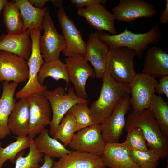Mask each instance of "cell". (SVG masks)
Wrapping results in <instances>:
<instances>
[{
  "mask_svg": "<svg viewBox=\"0 0 168 168\" xmlns=\"http://www.w3.org/2000/svg\"><path fill=\"white\" fill-rule=\"evenodd\" d=\"M102 84L98 99L89 108L90 116L95 124H100L111 114L118 103L130 94L129 84L117 82L106 69L102 78Z\"/></svg>",
  "mask_w": 168,
  "mask_h": 168,
  "instance_id": "obj_1",
  "label": "cell"
},
{
  "mask_svg": "<svg viewBox=\"0 0 168 168\" xmlns=\"http://www.w3.org/2000/svg\"><path fill=\"white\" fill-rule=\"evenodd\" d=\"M140 128L146 140L149 149L160 159H166L168 156V140L163 134L153 114L149 109L138 114L133 111L126 120V130L132 128Z\"/></svg>",
  "mask_w": 168,
  "mask_h": 168,
  "instance_id": "obj_2",
  "label": "cell"
},
{
  "mask_svg": "<svg viewBox=\"0 0 168 168\" xmlns=\"http://www.w3.org/2000/svg\"><path fill=\"white\" fill-rule=\"evenodd\" d=\"M98 36L109 48L127 47L133 50L136 56L142 58L149 44H155L160 41L161 33L158 23L155 22L150 30L145 33H133L126 27L123 32L119 34L111 35L103 31L98 32Z\"/></svg>",
  "mask_w": 168,
  "mask_h": 168,
  "instance_id": "obj_3",
  "label": "cell"
},
{
  "mask_svg": "<svg viewBox=\"0 0 168 168\" xmlns=\"http://www.w3.org/2000/svg\"><path fill=\"white\" fill-rule=\"evenodd\" d=\"M66 90L60 86L54 90H46L43 93L49 101L52 112L50 124L49 135L53 137L62 119L69 109L74 105L80 103H88L89 100L78 96L73 87L70 86L67 93Z\"/></svg>",
  "mask_w": 168,
  "mask_h": 168,
  "instance_id": "obj_4",
  "label": "cell"
},
{
  "mask_svg": "<svg viewBox=\"0 0 168 168\" xmlns=\"http://www.w3.org/2000/svg\"><path fill=\"white\" fill-rule=\"evenodd\" d=\"M109 49L106 69L116 82L129 84L137 74L134 64L135 53L132 49L124 47Z\"/></svg>",
  "mask_w": 168,
  "mask_h": 168,
  "instance_id": "obj_5",
  "label": "cell"
},
{
  "mask_svg": "<svg viewBox=\"0 0 168 168\" xmlns=\"http://www.w3.org/2000/svg\"><path fill=\"white\" fill-rule=\"evenodd\" d=\"M29 30L32 47L31 55L27 62L29 77L25 85L15 94L17 99L28 98L34 94L43 93L47 88L46 86L40 84L38 80V74L44 62L39 44L41 30L38 28Z\"/></svg>",
  "mask_w": 168,
  "mask_h": 168,
  "instance_id": "obj_6",
  "label": "cell"
},
{
  "mask_svg": "<svg viewBox=\"0 0 168 168\" xmlns=\"http://www.w3.org/2000/svg\"><path fill=\"white\" fill-rule=\"evenodd\" d=\"M158 83L156 78L142 73H137L129 83L131 105L137 114L148 109Z\"/></svg>",
  "mask_w": 168,
  "mask_h": 168,
  "instance_id": "obj_7",
  "label": "cell"
},
{
  "mask_svg": "<svg viewBox=\"0 0 168 168\" xmlns=\"http://www.w3.org/2000/svg\"><path fill=\"white\" fill-rule=\"evenodd\" d=\"M27 99L29 112L28 136L34 138L50 125L51 109L49 101L43 93L33 94Z\"/></svg>",
  "mask_w": 168,
  "mask_h": 168,
  "instance_id": "obj_8",
  "label": "cell"
},
{
  "mask_svg": "<svg viewBox=\"0 0 168 168\" xmlns=\"http://www.w3.org/2000/svg\"><path fill=\"white\" fill-rule=\"evenodd\" d=\"M44 32L40 36V49L44 62L59 58L66 44L63 35L58 33L48 9L46 11L42 23Z\"/></svg>",
  "mask_w": 168,
  "mask_h": 168,
  "instance_id": "obj_9",
  "label": "cell"
},
{
  "mask_svg": "<svg viewBox=\"0 0 168 168\" xmlns=\"http://www.w3.org/2000/svg\"><path fill=\"white\" fill-rule=\"evenodd\" d=\"M77 132L68 145L71 150L102 155L106 143L100 124H95Z\"/></svg>",
  "mask_w": 168,
  "mask_h": 168,
  "instance_id": "obj_10",
  "label": "cell"
},
{
  "mask_svg": "<svg viewBox=\"0 0 168 168\" xmlns=\"http://www.w3.org/2000/svg\"><path fill=\"white\" fill-rule=\"evenodd\" d=\"M129 95L117 105L111 115L100 124L102 134L106 143L118 142L126 124L125 116L131 108Z\"/></svg>",
  "mask_w": 168,
  "mask_h": 168,
  "instance_id": "obj_11",
  "label": "cell"
},
{
  "mask_svg": "<svg viewBox=\"0 0 168 168\" xmlns=\"http://www.w3.org/2000/svg\"><path fill=\"white\" fill-rule=\"evenodd\" d=\"M70 80L74 86L76 95L86 99L88 97L85 86L88 78L96 77L94 69L88 64L85 57L75 54L65 59Z\"/></svg>",
  "mask_w": 168,
  "mask_h": 168,
  "instance_id": "obj_12",
  "label": "cell"
},
{
  "mask_svg": "<svg viewBox=\"0 0 168 168\" xmlns=\"http://www.w3.org/2000/svg\"><path fill=\"white\" fill-rule=\"evenodd\" d=\"M57 16L66 44L65 48L62 51L63 55L68 57L79 54L85 56L86 43L83 40L80 30L65 13L64 8L59 9Z\"/></svg>",
  "mask_w": 168,
  "mask_h": 168,
  "instance_id": "obj_13",
  "label": "cell"
},
{
  "mask_svg": "<svg viewBox=\"0 0 168 168\" xmlns=\"http://www.w3.org/2000/svg\"><path fill=\"white\" fill-rule=\"evenodd\" d=\"M29 77L27 62L12 53L0 51V82L12 81L18 84Z\"/></svg>",
  "mask_w": 168,
  "mask_h": 168,
  "instance_id": "obj_14",
  "label": "cell"
},
{
  "mask_svg": "<svg viewBox=\"0 0 168 168\" xmlns=\"http://www.w3.org/2000/svg\"><path fill=\"white\" fill-rule=\"evenodd\" d=\"M115 20L126 22L139 18H150L156 14L154 6L144 0H120L112 9Z\"/></svg>",
  "mask_w": 168,
  "mask_h": 168,
  "instance_id": "obj_15",
  "label": "cell"
},
{
  "mask_svg": "<svg viewBox=\"0 0 168 168\" xmlns=\"http://www.w3.org/2000/svg\"><path fill=\"white\" fill-rule=\"evenodd\" d=\"M77 14L85 18L88 24L98 32L105 30L112 35L117 33L114 16L103 5L78 8Z\"/></svg>",
  "mask_w": 168,
  "mask_h": 168,
  "instance_id": "obj_16",
  "label": "cell"
},
{
  "mask_svg": "<svg viewBox=\"0 0 168 168\" xmlns=\"http://www.w3.org/2000/svg\"><path fill=\"white\" fill-rule=\"evenodd\" d=\"M109 50L108 45L99 38L98 31L89 34L85 57L93 66L97 78H102L105 72Z\"/></svg>",
  "mask_w": 168,
  "mask_h": 168,
  "instance_id": "obj_17",
  "label": "cell"
},
{
  "mask_svg": "<svg viewBox=\"0 0 168 168\" xmlns=\"http://www.w3.org/2000/svg\"><path fill=\"white\" fill-rule=\"evenodd\" d=\"M101 156L106 167L109 168H140L122 143H106Z\"/></svg>",
  "mask_w": 168,
  "mask_h": 168,
  "instance_id": "obj_18",
  "label": "cell"
},
{
  "mask_svg": "<svg viewBox=\"0 0 168 168\" xmlns=\"http://www.w3.org/2000/svg\"><path fill=\"white\" fill-rule=\"evenodd\" d=\"M101 156L72 151L54 162L52 168H105Z\"/></svg>",
  "mask_w": 168,
  "mask_h": 168,
  "instance_id": "obj_19",
  "label": "cell"
},
{
  "mask_svg": "<svg viewBox=\"0 0 168 168\" xmlns=\"http://www.w3.org/2000/svg\"><path fill=\"white\" fill-rule=\"evenodd\" d=\"M0 40V51L16 54L27 60L30 57L32 47L29 29L18 34L2 35Z\"/></svg>",
  "mask_w": 168,
  "mask_h": 168,
  "instance_id": "obj_20",
  "label": "cell"
},
{
  "mask_svg": "<svg viewBox=\"0 0 168 168\" xmlns=\"http://www.w3.org/2000/svg\"><path fill=\"white\" fill-rule=\"evenodd\" d=\"M18 84L7 81L2 83V93L0 98V140L11 133L8 125V120L16 102L14 96Z\"/></svg>",
  "mask_w": 168,
  "mask_h": 168,
  "instance_id": "obj_21",
  "label": "cell"
},
{
  "mask_svg": "<svg viewBox=\"0 0 168 168\" xmlns=\"http://www.w3.org/2000/svg\"><path fill=\"white\" fill-rule=\"evenodd\" d=\"M29 122V105L27 98L15 103L8 119V125L11 133L16 137L28 135Z\"/></svg>",
  "mask_w": 168,
  "mask_h": 168,
  "instance_id": "obj_22",
  "label": "cell"
},
{
  "mask_svg": "<svg viewBox=\"0 0 168 168\" xmlns=\"http://www.w3.org/2000/svg\"><path fill=\"white\" fill-rule=\"evenodd\" d=\"M142 73L155 78L168 75V54L157 46L150 49L146 55Z\"/></svg>",
  "mask_w": 168,
  "mask_h": 168,
  "instance_id": "obj_23",
  "label": "cell"
},
{
  "mask_svg": "<svg viewBox=\"0 0 168 168\" xmlns=\"http://www.w3.org/2000/svg\"><path fill=\"white\" fill-rule=\"evenodd\" d=\"M49 135L48 130L45 129L34 139L35 146L39 152L53 158H59L72 151Z\"/></svg>",
  "mask_w": 168,
  "mask_h": 168,
  "instance_id": "obj_24",
  "label": "cell"
},
{
  "mask_svg": "<svg viewBox=\"0 0 168 168\" xmlns=\"http://www.w3.org/2000/svg\"><path fill=\"white\" fill-rule=\"evenodd\" d=\"M14 1L19 8L25 30L34 28L43 30L42 23L48 9L47 7L41 9L37 8L28 0H16Z\"/></svg>",
  "mask_w": 168,
  "mask_h": 168,
  "instance_id": "obj_25",
  "label": "cell"
},
{
  "mask_svg": "<svg viewBox=\"0 0 168 168\" xmlns=\"http://www.w3.org/2000/svg\"><path fill=\"white\" fill-rule=\"evenodd\" d=\"M48 77H51L57 81L60 79L64 80L66 82L65 89L66 90L68 84L71 82L66 64L59 58L43 62L38 75L39 83L43 85L45 79Z\"/></svg>",
  "mask_w": 168,
  "mask_h": 168,
  "instance_id": "obj_26",
  "label": "cell"
},
{
  "mask_svg": "<svg viewBox=\"0 0 168 168\" xmlns=\"http://www.w3.org/2000/svg\"><path fill=\"white\" fill-rule=\"evenodd\" d=\"M3 10V21L7 35H16L25 30L19 8L14 0L7 1Z\"/></svg>",
  "mask_w": 168,
  "mask_h": 168,
  "instance_id": "obj_27",
  "label": "cell"
},
{
  "mask_svg": "<svg viewBox=\"0 0 168 168\" xmlns=\"http://www.w3.org/2000/svg\"><path fill=\"white\" fill-rule=\"evenodd\" d=\"M148 109L154 117L161 131L167 138L168 137V104L160 96L154 95Z\"/></svg>",
  "mask_w": 168,
  "mask_h": 168,
  "instance_id": "obj_28",
  "label": "cell"
},
{
  "mask_svg": "<svg viewBox=\"0 0 168 168\" xmlns=\"http://www.w3.org/2000/svg\"><path fill=\"white\" fill-rule=\"evenodd\" d=\"M15 138L16 140L5 147H2V143L0 142V168H2L4 163L8 160L12 163H15L18 154L30 147V140L29 136Z\"/></svg>",
  "mask_w": 168,
  "mask_h": 168,
  "instance_id": "obj_29",
  "label": "cell"
},
{
  "mask_svg": "<svg viewBox=\"0 0 168 168\" xmlns=\"http://www.w3.org/2000/svg\"><path fill=\"white\" fill-rule=\"evenodd\" d=\"M76 124L73 115L68 111L62 119L53 138L58 139L66 147L76 132Z\"/></svg>",
  "mask_w": 168,
  "mask_h": 168,
  "instance_id": "obj_30",
  "label": "cell"
},
{
  "mask_svg": "<svg viewBox=\"0 0 168 168\" xmlns=\"http://www.w3.org/2000/svg\"><path fill=\"white\" fill-rule=\"evenodd\" d=\"M30 145L29 152L25 157H23V153L21 152L18 154L15 161L14 168H39L40 167L39 164L44 161V154L36 149L34 144V138L30 137Z\"/></svg>",
  "mask_w": 168,
  "mask_h": 168,
  "instance_id": "obj_31",
  "label": "cell"
},
{
  "mask_svg": "<svg viewBox=\"0 0 168 168\" xmlns=\"http://www.w3.org/2000/svg\"><path fill=\"white\" fill-rule=\"evenodd\" d=\"M76 121V132L95 124L90 116L88 103H80L72 106L68 110Z\"/></svg>",
  "mask_w": 168,
  "mask_h": 168,
  "instance_id": "obj_32",
  "label": "cell"
},
{
  "mask_svg": "<svg viewBox=\"0 0 168 168\" xmlns=\"http://www.w3.org/2000/svg\"><path fill=\"white\" fill-rule=\"evenodd\" d=\"M126 131L127 132L126 139L122 143L129 151H146L148 149L146 140L140 128H132Z\"/></svg>",
  "mask_w": 168,
  "mask_h": 168,
  "instance_id": "obj_33",
  "label": "cell"
},
{
  "mask_svg": "<svg viewBox=\"0 0 168 168\" xmlns=\"http://www.w3.org/2000/svg\"><path fill=\"white\" fill-rule=\"evenodd\" d=\"M134 161L140 168H156L160 159L159 156L151 150H137L129 151Z\"/></svg>",
  "mask_w": 168,
  "mask_h": 168,
  "instance_id": "obj_34",
  "label": "cell"
},
{
  "mask_svg": "<svg viewBox=\"0 0 168 168\" xmlns=\"http://www.w3.org/2000/svg\"><path fill=\"white\" fill-rule=\"evenodd\" d=\"M107 0H70L72 4L75 5L78 9L91 6L96 4H101L105 5L107 2Z\"/></svg>",
  "mask_w": 168,
  "mask_h": 168,
  "instance_id": "obj_35",
  "label": "cell"
},
{
  "mask_svg": "<svg viewBox=\"0 0 168 168\" xmlns=\"http://www.w3.org/2000/svg\"><path fill=\"white\" fill-rule=\"evenodd\" d=\"M155 92L159 95L165 94L168 98V75L160 78L155 87Z\"/></svg>",
  "mask_w": 168,
  "mask_h": 168,
  "instance_id": "obj_36",
  "label": "cell"
},
{
  "mask_svg": "<svg viewBox=\"0 0 168 168\" xmlns=\"http://www.w3.org/2000/svg\"><path fill=\"white\" fill-rule=\"evenodd\" d=\"M168 22V0H166L165 9L161 12L159 18V23L165 24Z\"/></svg>",
  "mask_w": 168,
  "mask_h": 168,
  "instance_id": "obj_37",
  "label": "cell"
},
{
  "mask_svg": "<svg viewBox=\"0 0 168 168\" xmlns=\"http://www.w3.org/2000/svg\"><path fill=\"white\" fill-rule=\"evenodd\" d=\"M43 158L44 163L39 168H52L54 162L53 158L45 155Z\"/></svg>",
  "mask_w": 168,
  "mask_h": 168,
  "instance_id": "obj_38",
  "label": "cell"
},
{
  "mask_svg": "<svg viewBox=\"0 0 168 168\" xmlns=\"http://www.w3.org/2000/svg\"><path fill=\"white\" fill-rule=\"evenodd\" d=\"M30 3L35 7L38 9H42L49 0H30Z\"/></svg>",
  "mask_w": 168,
  "mask_h": 168,
  "instance_id": "obj_39",
  "label": "cell"
},
{
  "mask_svg": "<svg viewBox=\"0 0 168 168\" xmlns=\"http://www.w3.org/2000/svg\"><path fill=\"white\" fill-rule=\"evenodd\" d=\"M50 1L54 6L58 8L59 9L64 8L63 0H51Z\"/></svg>",
  "mask_w": 168,
  "mask_h": 168,
  "instance_id": "obj_40",
  "label": "cell"
},
{
  "mask_svg": "<svg viewBox=\"0 0 168 168\" xmlns=\"http://www.w3.org/2000/svg\"><path fill=\"white\" fill-rule=\"evenodd\" d=\"M7 0H0V12L3 9L4 5L7 2ZM1 39V37L0 36V40Z\"/></svg>",
  "mask_w": 168,
  "mask_h": 168,
  "instance_id": "obj_41",
  "label": "cell"
},
{
  "mask_svg": "<svg viewBox=\"0 0 168 168\" xmlns=\"http://www.w3.org/2000/svg\"><path fill=\"white\" fill-rule=\"evenodd\" d=\"M164 168H168V161H167V166H166V167H165Z\"/></svg>",
  "mask_w": 168,
  "mask_h": 168,
  "instance_id": "obj_42",
  "label": "cell"
}]
</instances>
